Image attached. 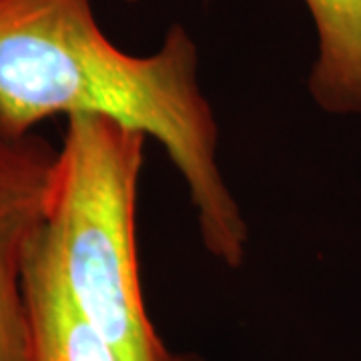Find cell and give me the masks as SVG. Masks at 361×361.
<instances>
[{
    "instance_id": "cell-1",
    "label": "cell",
    "mask_w": 361,
    "mask_h": 361,
    "mask_svg": "<svg viewBox=\"0 0 361 361\" xmlns=\"http://www.w3.org/2000/svg\"><path fill=\"white\" fill-rule=\"evenodd\" d=\"M78 113L161 142L187 183L205 249L241 267L247 225L217 165L219 129L185 28L171 26L155 54L133 56L104 37L90 0H0V139Z\"/></svg>"
},
{
    "instance_id": "cell-2",
    "label": "cell",
    "mask_w": 361,
    "mask_h": 361,
    "mask_svg": "<svg viewBox=\"0 0 361 361\" xmlns=\"http://www.w3.org/2000/svg\"><path fill=\"white\" fill-rule=\"evenodd\" d=\"M145 142L142 130L111 116H68L51 211L32 253L121 361H171L139 277L135 207Z\"/></svg>"
},
{
    "instance_id": "cell-3",
    "label": "cell",
    "mask_w": 361,
    "mask_h": 361,
    "mask_svg": "<svg viewBox=\"0 0 361 361\" xmlns=\"http://www.w3.org/2000/svg\"><path fill=\"white\" fill-rule=\"evenodd\" d=\"M59 151L30 133L0 139V361H30L25 267L51 211Z\"/></svg>"
},
{
    "instance_id": "cell-4",
    "label": "cell",
    "mask_w": 361,
    "mask_h": 361,
    "mask_svg": "<svg viewBox=\"0 0 361 361\" xmlns=\"http://www.w3.org/2000/svg\"><path fill=\"white\" fill-rule=\"evenodd\" d=\"M317 59L310 87L315 104L331 115H361V0H305Z\"/></svg>"
},
{
    "instance_id": "cell-5",
    "label": "cell",
    "mask_w": 361,
    "mask_h": 361,
    "mask_svg": "<svg viewBox=\"0 0 361 361\" xmlns=\"http://www.w3.org/2000/svg\"><path fill=\"white\" fill-rule=\"evenodd\" d=\"M25 297L30 361H121L113 345L75 310L32 249L25 267Z\"/></svg>"
},
{
    "instance_id": "cell-6",
    "label": "cell",
    "mask_w": 361,
    "mask_h": 361,
    "mask_svg": "<svg viewBox=\"0 0 361 361\" xmlns=\"http://www.w3.org/2000/svg\"><path fill=\"white\" fill-rule=\"evenodd\" d=\"M171 361H199L193 355H179V353H173L171 355Z\"/></svg>"
}]
</instances>
